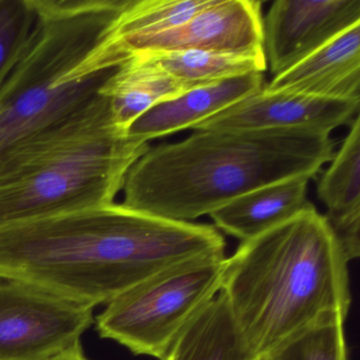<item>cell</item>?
Here are the masks:
<instances>
[{
    "label": "cell",
    "mask_w": 360,
    "mask_h": 360,
    "mask_svg": "<svg viewBox=\"0 0 360 360\" xmlns=\"http://www.w3.org/2000/svg\"><path fill=\"white\" fill-rule=\"evenodd\" d=\"M225 248L214 225L169 220L113 202L0 229V278L94 307Z\"/></svg>",
    "instance_id": "obj_1"
},
{
    "label": "cell",
    "mask_w": 360,
    "mask_h": 360,
    "mask_svg": "<svg viewBox=\"0 0 360 360\" xmlns=\"http://www.w3.org/2000/svg\"><path fill=\"white\" fill-rule=\"evenodd\" d=\"M347 264L311 202L286 222L240 244L225 261L220 292L256 360L326 318L347 317Z\"/></svg>",
    "instance_id": "obj_2"
},
{
    "label": "cell",
    "mask_w": 360,
    "mask_h": 360,
    "mask_svg": "<svg viewBox=\"0 0 360 360\" xmlns=\"http://www.w3.org/2000/svg\"><path fill=\"white\" fill-rule=\"evenodd\" d=\"M334 153L330 134L307 130L193 131L147 149L128 172L123 204L193 222L264 185L314 178Z\"/></svg>",
    "instance_id": "obj_3"
},
{
    "label": "cell",
    "mask_w": 360,
    "mask_h": 360,
    "mask_svg": "<svg viewBox=\"0 0 360 360\" xmlns=\"http://www.w3.org/2000/svg\"><path fill=\"white\" fill-rule=\"evenodd\" d=\"M34 25L0 88V148L72 115L128 60L117 22L127 0H32Z\"/></svg>",
    "instance_id": "obj_4"
},
{
    "label": "cell",
    "mask_w": 360,
    "mask_h": 360,
    "mask_svg": "<svg viewBox=\"0 0 360 360\" xmlns=\"http://www.w3.org/2000/svg\"><path fill=\"white\" fill-rule=\"evenodd\" d=\"M149 147L117 127L102 94L10 143L0 148V229L113 203Z\"/></svg>",
    "instance_id": "obj_5"
},
{
    "label": "cell",
    "mask_w": 360,
    "mask_h": 360,
    "mask_svg": "<svg viewBox=\"0 0 360 360\" xmlns=\"http://www.w3.org/2000/svg\"><path fill=\"white\" fill-rule=\"evenodd\" d=\"M225 252L174 265L120 295L96 316L102 338L134 355L163 360L187 326L220 292Z\"/></svg>",
    "instance_id": "obj_6"
},
{
    "label": "cell",
    "mask_w": 360,
    "mask_h": 360,
    "mask_svg": "<svg viewBox=\"0 0 360 360\" xmlns=\"http://www.w3.org/2000/svg\"><path fill=\"white\" fill-rule=\"evenodd\" d=\"M94 307L0 278V360H51L81 342Z\"/></svg>",
    "instance_id": "obj_7"
},
{
    "label": "cell",
    "mask_w": 360,
    "mask_h": 360,
    "mask_svg": "<svg viewBox=\"0 0 360 360\" xmlns=\"http://www.w3.org/2000/svg\"><path fill=\"white\" fill-rule=\"evenodd\" d=\"M262 5L258 0H212L180 26L146 37L122 39L128 60L138 53L185 50L264 53Z\"/></svg>",
    "instance_id": "obj_8"
},
{
    "label": "cell",
    "mask_w": 360,
    "mask_h": 360,
    "mask_svg": "<svg viewBox=\"0 0 360 360\" xmlns=\"http://www.w3.org/2000/svg\"><path fill=\"white\" fill-rule=\"evenodd\" d=\"M360 24V0H276L263 18V51L281 75Z\"/></svg>",
    "instance_id": "obj_9"
},
{
    "label": "cell",
    "mask_w": 360,
    "mask_h": 360,
    "mask_svg": "<svg viewBox=\"0 0 360 360\" xmlns=\"http://www.w3.org/2000/svg\"><path fill=\"white\" fill-rule=\"evenodd\" d=\"M359 106L356 101L326 100L263 87L191 130H307L330 134L351 125L359 115Z\"/></svg>",
    "instance_id": "obj_10"
},
{
    "label": "cell",
    "mask_w": 360,
    "mask_h": 360,
    "mask_svg": "<svg viewBox=\"0 0 360 360\" xmlns=\"http://www.w3.org/2000/svg\"><path fill=\"white\" fill-rule=\"evenodd\" d=\"M264 88L326 100L360 102V24L274 77Z\"/></svg>",
    "instance_id": "obj_11"
},
{
    "label": "cell",
    "mask_w": 360,
    "mask_h": 360,
    "mask_svg": "<svg viewBox=\"0 0 360 360\" xmlns=\"http://www.w3.org/2000/svg\"><path fill=\"white\" fill-rule=\"evenodd\" d=\"M263 73H250L198 86L176 98L155 105L128 129L136 140L150 141L193 129L202 122L237 104L264 87Z\"/></svg>",
    "instance_id": "obj_12"
},
{
    "label": "cell",
    "mask_w": 360,
    "mask_h": 360,
    "mask_svg": "<svg viewBox=\"0 0 360 360\" xmlns=\"http://www.w3.org/2000/svg\"><path fill=\"white\" fill-rule=\"evenodd\" d=\"M330 165L320 174L317 197L347 261L360 256V117L351 125Z\"/></svg>",
    "instance_id": "obj_13"
},
{
    "label": "cell",
    "mask_w": 360,
    "mask_h": 360,
    "mask_svg": "<svg viewBox=\"0 0 360 360\" xmlns=\"http://www.w3.org/2000/svg\"><path fill=\"white\" fill-rule=\"evenodd\" d=\"M311 179L295 176L248 191L210 214L217 229L242 242L252 239L302 212Z\"/></svg>",
    "instance_id": "obj_14"
},
{
    "label": "cell",
    "mask_w": 360,
    "mask_h": 360,
    "mask_svg": "<svg viewBox=\"0 0 360 360\" xmlns=\"http://www.w3.org/2000/svg\"><path fill=\"white\" fill-rule=\"evenodd\" d=\"M198 86L180 81L157 66L131 56L102 91L108 101L113 121L127 132L149 109L176 98Z\"/></svg>",
    "instance_id": "obj_15"
},
{
    "label": "cell",
    "mask_w": 360,
    "mask_h": 360,
    "mask_svg": "<svg viewBox=\"0 0 360 360\" xmlns=\"http://www.w3.org/2000/svg\"><path fill=\"white\" fill-rule=\"evenodd\" d=\"M163 360H256L242 339L222 292L176 339Z\"/></svg>",
    "instance_id": "obj_16"
},
{
    "label": "cell",
    "mask_w": 360,
    "mask_h": 360,
    "mask_svg": "<svg viewBox=\"0 0 360 360\" xmlns=\"http://www.w3.org/2000/svg\"><path fill=\"white\" fill-rule=\"evenodd\" d=\"M132 56H138L172 77L195 86L207 85L250 73H264L267 69L264 53L231 54L185 50L138 53Z\"/></svg>",
    "instance_id": "obj_17"
},
{
    "label": "cell",
    "mask_w": 360,
    "mask_h": 360,
    "mask_svg": "<svg viewBox=\"0 0 360 360\" xmlns=\"http://www.w3.org/2000/svg\"><path fill=\"white\" fill-rule=\"evenodd\" d=\"M212 0H127L117 22L123 39L169 30L184 24Z\"/></svg>",
    "instance_id": "obj_18"
},
{
    "label": "cell",
    "mask_w": 360,
    "mask_h": 360,
    "mask_svg": "<svg viewBox=\"0 0 360 360\" xmlns=\"http://www.w3.org/2000/svg\"><path fill=\"white\" fill-rule=\"evenodd\" d=\"M345 319L337 315L318 322L286 341L265 360H347Z\"/></svg>",
    "instance_id": "obj_19"
},
{
    "label": "cell",
    "mask_w": 360,
    "mask_h": 360,
    "mask_svg": "<svg viewBox=\"0 0 360 360\" xmlns=\"http://www.w3.org/2000/svg\"><path fill=\"white\" fill-rule=\"evenodd\" d=\"M34 18L32 0H0V88L26 49Z\"/></svg>",
    "instance_id": "obj_20"
},
{
    "label": "cell",
    "mask_w": 360,
    "mask_h": 360,
    "mask_svg": "<svg viewBox=\"0 0 360 360\" xmlns=\"http://www.w3.org/2000/svg\"><path fill=\"white\" fill-rule=\"evenodd\" d=\"M51 360H89L86 357L81 342L77 343L75 347L67 349L64 353L60 354Z\"/></svg>",
    "instance_id": "obj_21"
}]
</instances>
